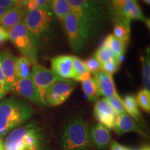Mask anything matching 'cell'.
Masks as SVG:
<instances>
[{
    "label": "cell",
    "mask_w": 150,
    "mask_h": 150,
    "mask_svg": "<svg viewBox=\"0 0 150 150\" xmlns=\"http://www.w3.org/2000/svg\"><path fill=\"white\" fill-rule=\"evenodd\" d=\"M77 20L82 38L91 40L102 31L106 22L104 0H66Z\"/></svg>",
    "instance_id": "cell-1"
},
{
    "label": "cell",
    "mask_w": 150,
    "mask_h": 150,
    "mask_svg": "<svg viewBox=\"0 0 150 150\" xmlns=\"http://www.w3.org/2000/svg\"><path fill=\"white\" fill-rule=\"evenodd\" d=\"M4 146L5 150H47L45 136L36 121L11 131Z\"/></svg>",
    "instance_id": "cell-2"
},
{
    "label": "cell",
    "mask_w": 150,
    "mask_h": 150,
    "mask_svg": "<svg viewBox=\"0 0 150 150\" xmlns=\"http://www.w3.org/2000/svg\"><path fill=\"white\" fill-rule=\"evenodd\" d=\"M34 108L21 99L11 97L0 103V136H5L27 122Z\"/></svg>",
    "instance_id": "cell-3"
},
{
    "label": "cell",
    "mask_w": 150,
    "mask_h": 150,
    "mask_svg": "<svg viewBox=\"0 0 150 150\" xmlns=\"http://www.w3.org/2000/svg\"><path fill=\"white\" fill-rule=\"evenodd\" d=\"M64 150H88L91 147L88 129L83 119L76 117L65 125L61 138Z\"/></svg>",
    "instance_id": "cell-4"
},
{
    "label": "cell",
    "mask_w": 150,
    "mask_h": 150,
    "mask_svg": "<svg viewBox=\"0 0 150 150\" xmlns=\"http://www.w3.org/2000/svg\"><path fill=\"white\" fill-rule=\"evenodd\" d=\"M8 40L31 64H36L38 47L36 38L28 30L24 22H21L8 31Z\"/></svg>",
    "instance_id": "cell-5"
},
{
    "label": "cell",
    "mask_w": 150,
    "mask_h": 150,
    "mask_svg": "<svg viewBox=\"0 0 150 150\" xmlns=\"http://www.w3.org/2000/svg\"><path fill=\"white\" fill-rule=\"evenodd\" d=\"M52 17L48 11L38 8L28 10L24 16V24L35 38L47 35L50 29Z\"/></svg>",
    "instance_id": "cell-6"
},
{
    "label": "cell",
    "mask_w": 150,
    "mask_h": 150,
    "mask_svg": "<svg viewBox=\"0 0 150 150\" xmlns=\"http://www.w3.org/2000/svg\"><path fill=\"white\" fill-rule=\"evenodd\" d=\"M76 84L74 81L62 79L56 81L47 90L43 97L45 105L58 106L64 103L72 95Z\"/></svg>",
    "instance_id": "cell-7"
},
{
    "label": "cell",
    "mask_w": 150,
    "mask_h": 150,
    "mask_svg": "<svg viewBox=\"0 0 150 150\" xmlns=\"http://www.w3.org/2000/svg\"><path fill=\"white\" fill-rule=\"evenodd\" d=\"M31 72V77L37 88L38 89L42 101L45 93L48 88L56 81L63 79L54 74L52 70L39 64L33 65Z\"/></svg>",
    "instance_id": "cell-8"
},
{
    "label": "cell",
    "mask_w": 150,
    "mask_h": 150,
    "mask_svg": "<svg viewBox=\"0 0 150 150\" xmlns=\"http://www.w3.org/2000/svg\"><path fill=\"white\" fill-rule=\"evenodd\" d=\"M11 91L15 94L27 99L38 106H45L38 89L33 83L31 77L20 79L14 83Z\"/></svg>",
    "instance_id": "cell-9"
},
{
    "label": "cell",
    "mask_w": 150,
    "mask_h": 150,
    "mask_svg": "<svg viewBox=\"0 0 150 150\" xmlns=\"http://www.w3.org/2000/svg\"><path fill=\"white\" fill-rule=\"evenodd\" d=\"M62 23L73 51L80 52L86 42L82 38L76 17L72 12L69 13L63 19Z\"/></svg>",
    "instance_id": "cell-10"
},
{
    "label": "cell",
    "mask_w": 150,
    "mask_h": 150,
    "mask_svg": "<svg viewBox=\"0 0 150 150\" xmlns=\"http://www.w3.org/2000/svg\"><path fill=\"white\" fill-rule=\"evenodd\" d=\"M93 113L99 123L108 129H114L117 115L106 98L97 101L94 106Z\"/></svg>",
    "instance_id": "cell-11"
},
{
    "label": "cell",
    "mask_w": 150,
    "mask_h": 150,
    "mask_svg": "<svg viewBox=\"0 0 150 150\" xmlns=\"http://www.w3.org/2000/svg\"><path fill=\"white\" fill-rule=\"evenodd\" d=\"M1 65L6 82V89L7 93L11 91L17 81L16 61L17 57L10 52L4 51L0 53Z\"/></svg>",
    "instance_id": "cell-12"
},
{
    "label": "cell",
    "mask_w": 150,
    "mask_h": 150,
    "mask_svg": "<svg viewBox=\"0 0 150 150\" xmlns=\"http://www.w3.org/2000/svg\"><path fill=\"white\" fill-rule=\"evenodd\" d=\"M52 71L63 79H74L72 56L61 55L51 59Z\"/></svg>",
    "instance_id": "cell-13"
},
{
    "label": "cell",
    "mask_w": 150,
    "mask_h": 150,
    "mask_svg": "<svg viewBox=\"0 0 150 150\" xmlns=\"http://www.w3.org/2000/svg\"><path fill=\"white\" fill-rule=\"evenodd\" d=\"M91 143L99 150H106L110 144L111 134L107 127L98 123L88 131Z\"/></svg>",
    "instance_id": "cell-14"
},
{
    "label": "cell",
    "mask_w": 150,
    "mask_h": 150,
    "mask_svg": "<svg viewBox=\"0 0 150 150\" xmlns=\"http://www.w3.org/2000/svg\"><path fill=\"white\" fill-rule=\"evenodd\" d=\"M94 76L98 86L100 95L104 96L106 99L110 97H120L116 91L112 75L106 74L103 71H99L94 74Z\"/></svg>",
    "instance_id": "cell-15"
},
{
    "label": "cell",
    "mask_w": 150,
    "mask_h": 150,
    "mask_svg": "<svg viewBox=\"0 0 150 150\" xmlns=\"http://www.w3.org/2000/svg\"><path fill=\"white\" fill-rule=\"evenodd\" d=\"M26 14L25 7L23 6L15 4L5 13L0 19V26L7 30L13 27L21 22Z\"/></svg>",
    "instance_id": "cell-16"
},
{
    "label": "cell",
    "mask_w": 150,
    "mask_h": 150,
    "mask_svg": "<svg viewBox=\"0 0 150 150\" xmlns=\"http://www.w3.org/2000/svg\"><path fill=\"white\" fill-rule=\"evenodd\" d=\"M113 129L116 134L119 136L129 132H135L140 134V136H145V133L137 125L136 121L127 113L117 116Z\"/></svg>",
    "instance_id": "cell-17"
},
{
    "label": "cell",
    "mask_w": 150,
    "mask_h": 150,
    "mask_svg": "<svg viewBox=\"0 0 150 150\" xmlns=\"http://www.w3.org/2000/svg\"><path fill=\"white\" fill-rule=\"evenodd\" d=\"M131 20L147 22V19L144 16L136 0H131L123 6L120 13V20L117 21H124L130 23Z\"/></svg>",
    "instance_id": "cell-18"
},
{
    "label": "cell",
    "mask_w": 150,
    "mask_h": 150,
    "mask_svg": "<svg viewBox=\"0 0 150 150\" xmlns=\"http://www.w3.org/2000/svg\"><path fill=\"white\" fill-rule=\"evenodd\" d=\"M122 100L124 107H125L127 113L128 112L133 119L140 123L141 113H140L139 108H138V105L137 104L135 97L133 95H126Z\"/></svg>",
    "instance_id": "cell-19"
},
{
    "label": "cell",
    "mask_w": 150,
    "mask_h": 150,
    "mask_svg": "<svg viewBox=\"0 0 150 150\" xmlns=\"http://www.w3.org/2000/svg\"><path fill=\"white\" fill-rule=\"evenodd\" d=\"M130 23L124 21H117L113 29V35L121 40L125 46L130 40Z\"/></svg>",
    "instance_id": "cell-20"
},
{
    "label": "cell",
    "mask_w": 150,
    "mask_h": 150,
    "mask_svg": "<svg viewBox=\"0 0 150 150\" xmlns=\"http://www.w3.org/2000/svg\"><path fill=\"white\" fill-rule=\"evenodd\" d=\"M72 61L75 81L82 82L91 78V74L86 68L84 61L76 56H72Z\"/></svg>",
    "instance_id": "cell-21"
},
{
    "label": "cell",
    "mask_w": 150,
    "mask_h": 150,
    "mask_svg": "<svg viewBox=\"0 0 150 150\" xmlns=\"http://www.w3.org/2000/svg\"><path fill=\"white\" fill-rule=\"evenodd\" d=\"M82 90L90 102H95L99 98V91L97 81L94 77L81 82Z\"/></svg>",
    "instance_id": "cell-22"
},
{
    "label": "cell",
    "mask_w": 150,
    "mask_h": 150,
    "mask_svg": "<svg viewBox=\"0 0 150 150\" xmlns=\"http://www.w3.org/2000/svg\"><path fill=\"white\" fill-rule=\"evenodd\" d=\"M103 45L106 46L111 51L116 58L125 53L126 46L113 34H109L106 37Z\"/></svg>",
    "instance_id": "cell-23"
},
{
    "label": "cell",
    "mask_w": 150,
    "mask_h": 150,
    "mask_svg": "<svg viewBox=\"0 0 150 150\" xmlns=\"http://www.w3.org/2000/svg\"><path fill=\"white\" fill-rule=\"evenodd\" d=\"M31 63L24 56L17 58L16 61V77L17 80L20 79L29 78L31 76Z\"/></svg>",
    "instance_id": "cell-24"
},
{
    "label": "cell",
    "mask_w": 150,
    "mask_h": 150,
    "mask_svg": "<svg viewBox=\"0 0 150 150\" xmlns=\"http://www.w3.org/2000/svg\"><path fill=\"white\" fill-rule=\"evenodd\" d=\"M142 64V79L144 90L150 93V59L149 49H147L145 56L141 57Z\"/></svg>",
    "instance_id": "cell-25"
},
{
    "label": "cell",
    "mask_w": 150,
    "mask_h": 150,
    "mask_svg": "<svg viewBox=\"0 0 150 150\" xmlns=\"http://www.w3.org/2000/svg\"><path fill=\"white\" fill-rule=\"evenodd\" d=\"M51 5L54 13L61 22H63L65 17L71 12L66 0H53Z\"/></svg>",
    "instance_id": "cell-26"
},
{
    "label": "cell",
    "mask_w": 150,
    "mask_h": 150,
    "mask_svg": "<svg viewBox=\"0 0 150 150\" xmlns=\"http://www.w3.org/2000/svg\"><path fill=\"white\" fill-rule=\"evenodd\" d=\"M136 102L138 106L145 112L150 111V93L144 89L138 92L136 96Z\"/></svg>",
    "instance_id": "cell-27"
},
{
    "label": "cell",
    "mask_w": 150,
    "mask_h": 150,
    "mask_svg": "<svg viewBox=\"0 0 150 150\" xmlns=\"http://www.w3.org/2000/svg\"><path fill=\"white\" fill-rule=\"evenodd\" d=\"M95 56L98 61L101 63V65L104 64L111 59H115V56L110 50L106 46L102 45L98 48L95 54ZM117 59V58H116Z\"/></svg>",
    "instance_id": "cell-28"
},
{
    "label": "cell",
    "mask_w": 150,
    "mask_h": 150,
    "mask_svg": "<svg viewBox=\"0 0 150 150\" xmlns=\"http://www.w3.org/2000/svg\"><path fill=\"white\" fill-rule=\"evenodd\" d=\"M84 64L91 74H95L99 71H102V65L95 56L89 58L88 59L84 61Z\"/></svg>",
    "instance_id": "cell-29"
},
{
    "label": "cell",
    "mask_w": 150,
    "mask_h": 150,
    "mask_svg": "<svg viewBox=\"0 0 150 150\" xmlns=\"http://www.w3.org/2000/svg\"><path fill=\"white\" fill-rule=\"evenodd\" d=\"M109 103L111 107L113 108L115 112L117 114V115H122V114L127 113L126 110L124 107V105L122 103V100L120 97H110V98L106 99Z\"/></svg>",
    "instance_id": "cell-30"
},
{
    "label": "cell",
    "mask_w": 150,
    "mask_h": 150,
    "mask_svg": "<svg viewBox=\"0 0 150 150\" xmlns=\"http://www.w3.org/2000/svg\"><path fill=\"white\" fill-rule=\"evenodd\" d=\"M120 67L117 60L116 58L111 59L109 61L102 65V71L106 74L112 75L114 73L117 72Z\"/></svg>",
    "instance_id": "cell-31"
},
{
    "label": "cell",
    "mask_w": 150,
    "mask_h": 150,
    "mask_svg": "<svg viewBox=\"0 0 150 150\" xmlns=\"http://www.w3.org/2000/svg\"><path fill=\"white\" fill-rule=\"evenodd\" d=\"M129 1L131 0H111L112 8L117 18V21L120 20V13L122 6Z\"/></svg>",
    "instance_id": "cell-32"
},
{
    "label": "cell",
    "mask_w": 150,
    "mask_h": 150,
    "mask_svg": "<svg viewBox=\"0 0 150 150\" xmlns=\"http://www.w3.org/2000/svg\"><path fill=\"white\" fill-rule=\"evenodd\" d=\"M16 4L15 0H0V7L6 9L11 8Z\"/></svg>",
    "instance_id": "cell-33"
},
{
    "label": "cell",
    "mask_w": 150,
    "mask_h": 150,
    "mask_svg": "<svg viewBox=\"0 0 150 150\" xmlns=\"http://www.w3.org/2000/svg\"><path fill=\"white\" fill-rule=\"evenodd\" d=\"M8 40V34L7 30L4 29L0 26V45Z\"/></svg>",
    "instance_id": "cell-34"
},
{
    "label": "cell",
    "mask_w": 150,
    "mask_h": 150,
    "mask_svg": "<svg viewBox=\"0 0 150 150\" xmlns=\"http://www.w3.org/2000/svg\"><path fill=\"white\" fill-rule=\"evenodd\" d=\"M110 150H130L125 146L117 143L115 140H112L110 143Z\"/></svg>",
    "instance_id": "cell-35"
},
{
    "label": "cell",
    "mask_w": 150,
    "mask_h": 150,
    "mask_svg": "<svg viewBox=\"0 0 150 150\" xmlns=\"http://www.w3.org/2000/svg\"><path fill=\"white\" fill-rule=\"evenodd\" d=\"M34 1L38 4L40 8H42L43 10H45V11L49 10V6L45 0H34Z\"/></svg>",
    "instance_id": "cell-36"
},
{
    "label": "cell",
    "mask_w": 150,
    "mask_h": 150,
    "mask_svg": "<svg viewBox=\"0 0 150 150\" xmlns=\"http://www.w3.org/2000/svg\"><path fill=\"white\" fill-rule=\"evenodd\" d=\"M0 83L4 86L6 88L5 79H4V76L2 69H1V56H0Z\"/></svg>",
    "instance_id": "cell-37"
},
{
    "label": "cell",
    "mask_w": 150,
    "mask_h": 150,
    "mask_svg": "<svg viewBox=\"0 0 150 150\" xmlns=\"http://www.w3.org/2000/svg\"><path fill=\"white\" fill-rule=\"evenodd\" d=\"M7 93L5 86L0 83V99H1Z\"/></svg>",
    "instance_id": "cell-38"
},
{
    "label": "cell",
    "mask_w": 150,
    "mask_h": 150,
    "mask_svg": "<svg viewBox=\"0 0 150 150\" xmlns=\"http://www.w3.org/2000/svg\"><path fill=\"white\" fill-rule=\"evenodd\" d=\"M8 11V9L6 8H1V7H0V19L1 18V17H2L4 15L6 11Z\"/></svg>",
    "instance_id": "cell-39"
},
{
    "label": "cell",
    "mask_w": 150,
    "mask_h": 150,
    "mask_svg": "<svg viewBox=\"0 0 150 150\" xmlns=\"http://www.w3.org/2000/svg\"><path fill=\"white\" fill-rule=\"evenodd\" d=\"M0 150H5L4 146V144H3V142H1V139H0Z\"/></svg>",
    "instance_id": "cell-40"
},
{
    "label": "cell",
    "mask_w": 150,
    "mask_h": 150,
    "mask_svg": "<svg viewBox=\"0 0 150 150\" xmlns=\"http://www.w3.org/2000/svg\"><path fill=\"white\" fill-rule=\"evenodd\" d=\"M45 1H46V2L48 5V4H52V1H53V0H45Z\"/></svg>",
    "instance_id": "cell-41"
},
{
    "label": "cell",
    "mask_w": 150,
    "mask_h": 150,
    "mask_svg": "<svg viewBox=\"0 0 150 150\" xmlns=\"http://www.w3.org/2000/svg\"><path fill=\"white\" fill-rule=\"evenodd\" d=\"M141 150H150L149 149V146H146V147L142 148Z\"/></svg>",
    "instance_id": "cell-42"
},
{
    "label": "cell",
    "mask_w": 150,
    "mask_h": 150,
    "mask_svg": "<svg viewBox=\"0 0 150 150\" xmlns=\"http://www.w3.org/2000/svg\"><path fill=\"white\" fill-rule=\"evenodd\" d=\"M143 1H145V2L146 4H147L149 5V4H150V0H143Z\"/></svg>",
    "instance_id": "cell-43"
},
{
    "label": "cell",
    "mask_w": 150,
    "mask_h": 150,
    "mask_svg": "<svg viewBox=\"0 0 150 150\" xmlns=\"http://www.w3.org/2000/svg\"><path fill=\"white\" fill-rule=\"evenodd\" d=\"M22 1V0H16V4L20 2V1Z\"/></svg>",
    "instance_id": "cell-44"
},
{
    "label": "cell",
    "mask_w": 150,
    "mask_h": 150,
    "mask_svg": "<svg viewBox=\"0 0 150 150\" xmlns=\"http://www.w3.org/2000/svg\"><path fill=\"white\" fill-rule=\"evenodd\" d=\"M130 150H138V149H130Z\"/></svg>",
    "instance_id": "cell-45"
},
{
    "label": "cell",
    "mask_w": 150,
    "mask_h": 150,
    "mask_svg": "<svg viewBox=\"0 0 150 150\" xmlns=\"http://www.w3.org/2000/svg\"><path fill=\"white\" fill-rule=\"evenodd\" d=\"M15 1H16V0H15Z\"/></svg>",
    "instance_id": "cell-46"
}]
</instances>
